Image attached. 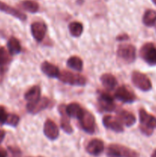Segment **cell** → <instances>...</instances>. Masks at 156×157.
<instances>
[{
	"instance_id": "obj_1",
	"label": "cell",
	"mask_w": 156,
	"mask_h": 157,
	"mask_svg": "<svg viewBox=\"0 0 156 157\" xmlns=\"http://www.w3.org/2000/svg\"><path fill=\"white\" fill-rule=\"evenodd\" d=\"M139 113L140 121L139 129L141 132L147 136H151L152 135L154 128H156V118L144 109H140Z\"/></svg>"
},
{
	"instance_id": "obj_2",
	"label": "cell",
	"mask_w": 156,
	"mask_h": 157,
	"mask_svg": "<svg viewBox=\"0 0 156 157\" xmlns=\"http://www.w3.org/2000/svg\"><path fill=\"white\" fill-rule=\"evenodd\" d=\"M107 157H139L136 150L120 144H110L106 150Z\"/></svg>"
},
{
	"instance_id": "obj_3",
	"label": "cell",
	"mask_w": 156,
	"mask_h": 157,
	"mask_svg": "<svg viewBox=\"0 0 156 157\" xmlns=\"http://www.w3.org/2000/svg\"><path fill=\"white\" fill-rule=\"evenodd\" d=\"M58 79L64 84L73 86H84L87 84V78L79 73H73L69 71H60Z\"/></svg>"
},
{
	"instance_id": "obj_4",
	"label": "cell",
	"mask_w": 156,
	"mask_h": 157,
	"mask_svg": "<svg viewBox=\"0 0 156 157\" xmlns=\"http://www.w3.org/2000/svg\"><path fill=\"white\" fill-rule=\"evenodd\" d=\"M116 54L119 59L126 64L134 62L136 58V49L131 44H122L118 47Z\"/></svg>"
},
{
	"instance_id": "obj_5",
	"label": "cell",
	"mask_w": 156,
	"mask_h": 157,
	"mask_svg": "<svg viewBox=\"0 0 156 157\" xmlns=\"http://www.w3.org/2000/svg\"><path fill=\"white\" fill-rule=\"evenodd\" d=\"M141 58L150 66L156 65V45L151 42L144 44L139 51Z\"/></svg>"
},
{
	"instance_id": "obj_6",
	"label": "cell",
	"mask_w": 156,
	"mask_h": 157,
	"mask_svg": "<svg viewBox=\"0 0 156 157\" xmlns=\"http://www.w3.org/2000/svg\"><path fill=\"white\" fill-rule=\"evenodd\" d=\"M132 82L135 87L142 91H149L152 88V84L149 78L145 74L139 71H133L131 76Z\"/></svg>"
},
{
	"instance_id": "obj_7",
	"label": "cell",
	"mask_w": 156,
	"mask_h": 157,
	"mask_svg": "<svg viewBox=\"0 0 156 157\" xmlns=\"http://www.w3.org/2000/svg\"><path fill=\"white\" fill-rule=\"evenodd\" d=\"M79 122L80 127L86 133L89 134H93L96 131V121L95 117L90 112L84 109V112L79 118Z\"/></svg>"
},
{
	"instance_id": "obj_8",
	"label": "cell",
	"mask_w": 156,
	"mask_h": 157,
	"mask_svg": "<svg viewBox=\"0 0 156 157\" xmlns=\"http://www.w3.org/2000/svg\"><path fill=\"white\" fill-rule=\"evenodd\" d=\"M114 98L122 103L132 104L136 101V95L129 88L122 85L118 87L114 94Z\"/></svg>"
},
{
	"instance_id": "obj_9",
	"label": "cell",
	"mask_w": 156,
	"mask_h": 157,
	"mask_svg": "<svg viewBox=\"0 0 156 157\" xmlns=\"http://www.w3.org/2000/svg\"><path fill=\"white\" fill-rule=\"evenodd\" d=\"M98 106L99 110L106 112L114 111L116 107L113 97L105 92H102L99 94L98 98Z\"/></svg>"
},
{
	"instance_id": "obj_10",
	"label": "cell",
	"mask_w": 156,
	"mask_h": 157,
	"mask_svg": "<svg viewBox=\"0 0 156 157\" xmlns=\"http://www.w3.org/2000/svg\"><path fill=\"white\" fill-rule=\"evenodd\" d=\"M52 104L51 101L47 98H41L33 103H28L26 108L30 113L36 114L42 110H45Z\"/></svg>"
},
{
	"instance_id": "obj_11",
	"label": "cell",
	"mask_w": 156,
	"mask_h": 157,
	"mask_svg": "<svg viewBox=\"0 0 156 157\" xmlns=\"http://www.w3.org/2000/svg\"><path fill=\"white\" fill-rule=\"evenodd\" d=\"M104 150V143L101 140L94 138L88 142L86 146V151L93 156H99Z\"/></svg>"
},
{
	"instance_id": "obj_12",
	"label": "cell",
	"mask_w": 156,
	"mask_h": 157,
	"mask_svg": "<svg viewBox=\"0 0 156 157\" xmlns=\"http://www.w3.org/2000/svg\"><path fill=\"white\" fill-rule=\"evenodd\" d=\"M102 124L106 128L116 132V133H122L124 131L122 123L118 120L117 117H114L111 115L104 116L102 118Z\"/></svg>"
},
{
	"instance_id": "obj_13",
	"label": "cell",
	"mask_w": 156,
	"mask_h": 157,
	"mask_svg": "<svg viewBox=\"0 0 156 157\" xmlns=\"http://www.w3.org/2000/svg\"><path fill=\"white\" fill-rule=\"evenodd\" d=\"M58 111L61 113V127L66 133L67 134H71L73 132L72 126L70 124V116L68 115L66 109V105L61 104L58 107Z\"/></svg>"
},
{
	"instance_id": "obj_14",
	"label": "cell",
	"mask_w": 156,
	"mask_h": 157,
	"mask_svg": "<svg viewBox=\"0 0 156 157\" xmlns=\"http://www.w3.org/2000/svg\"><path fill=\"white\" fill-rule=\"evenodd\" d=\"M47 27L45 23L41 21H35L31 25V32L32 36L38 42H41L45 37Z\"/></svg>"
},
{
	"instance_id": "obj_15",
	"label": "cell",
	"mask_w": 156,
	"mask_h": 157,
	"mask_svg": "<svg viewBox=\"0 0 156 157\" xmlns=\"http://www.w3.org/2000/svg\"><path fill=\"white\" fill-rule=\"evenodd\" d=\"M44 133L50 140H54L59 136V129L58 125L52 120L47 119L44 124Z\"/></svg>"
},
{
	"instance_id": "obj_16",
	"label": "cell",
	"mask_w": 156,
	"mask_h": 157,
	"mask_svg": "<svg viewBox=\"0 0 156 157\" xmlns=\"http://www.w3.org/2000/svg\"><path fill=\"white\" fill-rule=\"evenodd\" d=\"M116 117L122 123V125H125L128 127L133 126L136 122V118L132 113L122 109L118 110Z\"/></svg>"
},
{
	"instance_id": "obj_17",
	"label": "cell",
	"mask_w": 156,
	"mask_h": 157,
	"mask_svg": "<svg viewBox=\"0 0 156 157\" xmlns=\"http://www.w3.org/2000/svg\"><path fill=\"white\" fill-rule=\"evenodd\" d=\"M0 11L8 14V15H12L21 21H25L27 19V15L25 14L1 1H0Z\"/></svg>"
},
{
	"instance_id": "obj_18",
	"label": "cell",
	"mask_w": 156,
	"mask_h": 157,
	"mask_svg": "<svg viewBox=\"0 0 156 157\" xmlns=\"http://www.w3.org/2000/svg\"><path fill=\"white\" fill-rule=\"evenodd\" d=\"M41 70L43 73L47 75L49 78H57L60 74V70L56 65L48 62V61H44L41 65Z\"/></svg>"
},
{
	"instance_id": "obj_19",
	"label": "cell",
	"mask_w": 156,
	"mask_h": 157,
	"mask_svg": "<svg viewBox=\"0 0 156 157\" xmlns=\"http://www.w3.org/2000/svg\"><path fill=\"white\" fill-rule=\"evenodd\" d=\"M100 81L107 90H113L118 84L116 77L110 73H105L101 75Z\"/></svg>"
},
{
	"instance_id": "obj_20",
	"label": "cell",
	"mask_w": 156,
	"mask_h": 157,
	"mask_svg": "<svg viewBox=\"0 0 156 157\" xmlns=\"http://www.w3.org/2000/svg\"><path fill=\"white\" fill-rule=\"evenodd\" d=\"M40 98H41V87L38 85L33 86L24 94V99L28 103L35 102Z\"/></svg>"
},
{
	"instance_id": "obj_21",
	"label": "cell",
	"mask_w": 156,
	"mask_h": 157,
	"mask_svg": "<svg viewBox=\"0 0 156 157\" xmlns=\"http://www.w3.org/2000/svg\"><path fill=\"white\" fill-rule=\"evenodd\" d=\"M66 109L70 117L76 118V119H78L80 117L84 110V109L77 103H71L68 104L66 106Z\"/></svg>"
},
{
	"instance_id": "obj_22",
	"label": "cell",
	"mask_w": 156,
	"mask_h": 157,
	"mask_svg": "<svg viewBox=\"0 0 156 157\" xmlns=\"http://www.w3.org/2000/svg\"><path fill=\"white\" fill-rule=\"evenodd\" d=\"M142 22L147 27H151L156 24V12L152 9H148L144 13Z\"/></svg>"
},
{
	"instance_id": "obj_23",
	"label": "cell",
	"mask_w": 156,
	"mask_h": 157,
	"mask_svg": "<svg viewBox=\"0 0 156 157\" xmlns=\"http://www.w3.org/2000/svg\"><path fill=\"white\" fill-rule=\"evenodd\" d=\"M11 61L12 58L9 51L4 47H0V71H4L5 67L9 65Z\"/></svg>"
},
{
	"instance_id": "obj_24",
	"label": "cell",
	"mask_w": 156,
	"mask_h": 157,
	"mask_svg": "<svg viewBox=\"0 0 156 157\" xmlns=\"http://www.w3.org/2000/svg\"><path fill=\"white\" fill-rule=\"evenodd\" d=\"M8 50L11 55H18L21 52V46L20 44L19 41L15 37H11L9 39L7 43Z\"/></svg>"
},
{
	"instance_id": "obj_25",
	"label": "cell",
	"mask_w": 156,
	"mask_h": 157,
	"mask_svg": "<svg viewBox=\"0 0 156 157\" xmlns=\"http://www.w3.org/2000/svg\"><path fill=\"white\" fill-rule=\"evenodd\" d=\"M69 32L71 36L78 38L82 35L84 32V25L80 21H72L68 25Z\"/></svg>"
},
{
	"instance_id": "obj_26",
	"label": "cell",
	"mask_w": 156,
	"mask_h": 157,
	"mask_svg": "<svg viewBox=\"0 0 156 157\" xmlns=\"http://www.w3.org/2000/svg\"><path fill=\"white\" fill-rule=\"evenodd\" d=\"M67 64L69 67L76 71H81L84 66L82 59L78 56H71L69 58L67 61Z\"/></svg>"
},
{
	"instance_id": "obj_27",
	"label": "cell",
	"mask_w": 156,
	"mask_h": 157,
	"mask_svg": "<svg viewBox=\"0 0 156 157\" xmlns=\"http://www.w3.org/2000/svg\"><path fill=\"white\" fill-rule=\"evenodd\" d=\"M19 6L21 9L30 12V13H35L39 10L38 3L35 1H32V0H24V1L21 2Z\"/></svg>"
},
{
	"instance_id": "obj_28",
	"label": "cell",
	"mask_w": 156,
	"mask_h": 157,
	"mask_svg": "<svg viewBox=\"0 0 156 157\" xmlns=\"http://www.w3.org/2000/svg\"><path fill=\"white\" fill-rule=\"evenodd\" d=\"M19 120L20 118L18 115L14 114V113H9L6 124L11 126V127H16L18 126V123H19Z\"/></svg>"
},
{
	"instance_id": "obj_29",
	"label": "cell",
	"mask_w": 156,
	"mask_h": 157,
	"mask_svg": "<svg viewBox=\"0 0 156 157\" xmlns=\"http://www.w3.org/2000/svg\"><path fill=\"white\" fill-rule=\"evenodd\" d=\"M9 113L6 111V108L2 106H0V124H6Z\"/></svg>"
},
{
	"instance_id": "obj_30",
	"label": "cell",
	"mask_w": 156,
	"mask_h": 157,
	"mask_svg": "<svg viewBox=\"0 0 156 157\" xmlns=\"http://www.w3.org/2000/svg\"><path fill=\"white\" fill-rule=\"evenodd\" d=\"M8 149H9L12 157H21V151L18 147L9 146Z\"/></svg>"
},
{
	"instance_id": "obj_31",
	"label": "cell",
	"mask_w": 156,
	"mask_h": 157,
	"mask_svg": "<svg viewBox=\"0 0 156 157\" xmlns=\"http://www.w3.org/2000/svg\"><path fill=\"white\" fill-rule=\"evenodd\" d=\"M128 38H129V37H128V35L127 34H122V35H119L116 37V40L119 41H126Z\"/></svg>"
},
{
	"instance_id": "obj_32",
	"label": "cell",
	"mask_w": 156,
	"mask_h": 157,
	"mask_svg": "<svg viewBox=\"0 0 156 157\" xmlns=\"http://www.w3.org/2000/svg\"><path fill=\"white\" fill-rule=\"evenodd\" d=\"M8 153L3 147L0 146V157H7Z\"/></svg>"
},
{
	"instance_id": "obj_33",
	"label": "cell",
	"mask_w": 156,
	"mask_h": 157,
	"mask_svg": "<svg viewBox=\"0 0 156 157\" xmlns=\"http://www.w3.org/2000/svg\"><path fill=\"white\" fill-rule=\"evenodd\" d=\"M5 136H6V132H5V130L0 129V144L2 142V140H4Z\"/></svg>"
},
{
	"instance_id": "obj_34",
	"label": "cell",
	"mask_w": 156,
	"mask_h": 157,
	"mask_svg": "<svg viewBox=\"0 0 156 157\" xmlns=\"http://www.w3.org/2000/svg\"><path fill=\"white\" fill-rule=\"evenodd\" d=\"M151 157H156V150H154V152H153L152 154H151Z\"/></svg>"
},
{
	"instance_id": "obj_35",
	"label": "cell",
	"mask_w": 156,
	"mask_h": 157,
	"mask_svg": "<svg viewBox=\"0 0 156 157\" xmlns=\"http://www.w3.org/2000/svg\"><path fill=\"white\" fill-rule=\"evenodd\" d=\"M151 1H152L153 3H154V4L156 6V0H151Z\"/></svg>"
}]
</instances>
